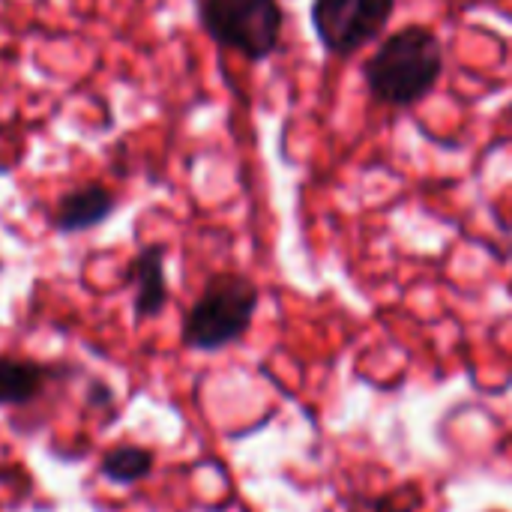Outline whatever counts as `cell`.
<instances>
[{"mask_svg":"<svg viewBox=\"0 0 512 512\" xmlns=\"http://www.w3.org/2000/svg\"><path fill=\"white\" fill-rule=\"evenodd\" d=\"M441 72V39L420 24H408L387 36L363 66V78L372 99L393 108H411L426 99L441 81Z\"/></svg>","mask_w":512,"mask_h":512,"instance_id":"1","label":"cell"},{"mask_svg":"<svg viewBox=\"0 0 512 512\" xmlns=\"http://www.w3.org/2000/svg\"><path fill=\"white\" fill-rule=\"evenodd\" d=\"M261 291L243 273H216L183 321V345L192 351H222L240 342L258 312Z\"/></svg>","mask_w":512,"mask_h":512,"instance_id":"2","label":"cell"},{"mask_svg":"<svg viewBox=\"0 0 512 512\" xmlns=\"http://www.w3.org/2000/svg\"><path fill=\"white\" fill-rule=\"evenodd\" d=\"M198 18L204 33L246 60H267L285 27V12L279 0H201Z\"/></svg>","mask_w":512,"mask_h":512,"instance_id":"3","label":"cell"},{"mask_svg":"<svg viewBox=\"0 0 512 512\" xmlns=\"http://www.w3.org/2000/svg\"><path fill=\"white\" fill-rule=\"evenodd\" d=\"M396 0H312V27L336 57L357 54L390 21Z\"/></svg>","mask_w":512,"mask_h":512,"instance_id":"4","label":"cell"},{"mask_svg":"<svg viewBox=\"0 0 512 512\" xmlns=\"http://www.w3.org/2000/svg\"><path fill=\"white\" fill-rule=\"evenodd\" d=\"M114 207H117V201L102 183H81L57 198L51 225L60 234H81V231H90V228L108 222Z\"/></svg>","mask_w":512,"mask_h":512,"instance_id":"5","label":"cell"},{"mask_svg":"<svg viewBox=\"0 0 512 512\" xmlns=\"http://www.w3.org/2000/svg\"><path fill=\"white\" fill-rule=\"evenodd\" d=\"M165 243H147L129 264V285L135 288V318L150 321L162 315L168 303V279H165Z\"/></svg>","mask_w":512,"mask_h":512,"instance_id":"6","label":"cell"},{"mask_svg":"<svg viewBox=\"0 0 512 512\" xmlns=\"http://www.w3.org/2000/svg\"><path fill=\"white\" fill-rule=\"evenodd\" d=\"M45 384V369L33 360L0 357V405H24Z\"/></svg>","mask_w":512,"mask_h":512,"instance_id":"7","label":"cell"},{"mask_svg":"<svg viewBox=\"0 0 512 512\" xmlns=\"http://www.w3.org/2000/svg\"><path fill=\"white\" fill-rule=\"evenodd\" d=\"M99 471L114 486H132L153 471V453L144 447H114L102 456Z\"/></svg>","mask_w":512,"mask_h":512,"instance_id":"8","label":"cell"},{"mask_svg":"<svg viewBox=\"0 0 512 512\" xmlns=\"http://www.w3.org/2000/svg\"><path fill=\"white\" fill-rule=\"evenodd\" d=\"M423 504V492L414 483H405L399 489L381 492V495H363V498H351L348 512H417Z\"/></svg>","mask_w":512,"mask_h":512,"instance_id":"9","label":"cell"}]
</instances>
